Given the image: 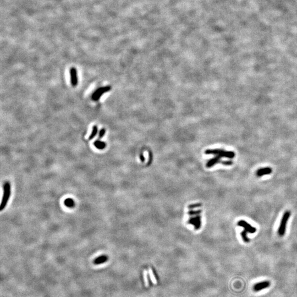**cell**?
<instances>
[{
  "instance_id": "cell-1",
  "label": "cell",
  "mask_w": 297,
  "mask_h": 297,
  "mask_svg": "<svg viewBox=\"0 0 297 297\" xmlns=\"http://www.w3.org/2000/svg\"><path fill=\"white\" fill-rule=\"evenodd\" d=\"M11 194V186L9 182H6L3 184V195L0 205V211L5 209Z\"/></svg>"
},
{
  "instance_id": "cell-2",
  "label": "cell",
  "mask_w": 297,
  "mask_h": 297,
  "mask_svg": "<svg viewBox=\"0 0 297 297\" xmlns=\"http://www.w3.org/2000/svg\"><path fill=\"white\" fill-rule=\"evenodd\" d=\"M205 154L206 155H213L215 156H219L221 157H226L228 159H233L235 157V153L231 151H225L223 149H207L205 150Z\"/></svg>"
},
{
  "instance_id": "cell-3",
  "label": "cell",
  "mask_w": 297,
  "mask_h": 297,
  "mask_svg": "<svg viewBox=\"0 0 297 297\" xmlns=\"http://www.w3.org/2000/svg\"><path fill=\"white\" fill-rule=\"evenodd\" d=\"M290 215H291V213L290 211L287 210L284 212V213L282 216L281 222L279 223V227L278 229V234L280 237H283L286 233L287 223H288L289 218H290Z\"/></svg>"
},
{
  "instance_id": "cell-4",
  "label": "cell",
  "mask_w": 297,
  "mask_h": 297,
  "mask_svg": "<svg viewBox=\"0 0 297 297\" xmlns=\"http://www.w3.org/2000/svg\"><path fill=\"white\" fill-rule=\"evenodd\" d=\"M111 90V86L109 85L100 87L94 92V93L91 95V99L94 101H97L104 94L106 93Z\"/></svg>"
},
{
  "instance_id": "cell-5",
  "label": "cell",
  "mask_w": 297,
  "mask_h": 297,
  "mask_svg": "<svg viewBox=\"0 0 297 297\" xmlns=\"http://www.w3.org/2000/svg\"><path fill=\"white\" fill-rule=\"evenodd\" d=\"M187 223L193 225L195 230H199L202 226V216L200 215L192 216L189 218Z\"/></svg>"
},
{
  "instance_id": "cell-6",
  "label": "cell",
  "mask_w": 297,
  "mask_h": 297,
  "mask_svg": "<svg viewBox=\"0 0 297 297\" xmlns=\"http://www.w3.org/2000/svg\"><path fill=\"white\" fill-rule=\"evenodd\" d=\"M237 225L239 227L244 228V230H245L246 231H247L249 233H255L256 232V228L255 227L252 226V225L249 224L248 222L244 221V220H239L237 222Z\"/></svg>"
},
{
  "instance_id": "cell-7",
  "label": "cell",
  "mask_w": 297,
  "mask_h": 297,
  "mask_svg": "<svg viewBox=\"0 0 297 297\" xmlns=\"http://www.w3.org/2000/svg\"><path fill=\"white\" fill-rule=\"evenodd\" d=\"M70 73V83L73 87H75L78 83V79L77 70L74 67H72L69 70Z\"/></svg>"
},
{
  "instance_id": "cell-8",
  "label": "cell",
  "mask_w": 297,
  "mask_h": 297,
  "mask_svg": "<svg viewBox=\"0 0 297 297\" xmlns=\"http://www.w3.org/2000/svg\"><path fill=\"white\" fill-rule=\"evenodd\" d=\"M270 285H271V283L270 281H264L261 282H259L254 285L253 287V290L256 292H260L263 289L269 288Z\"/></svg>"
},
{
  "instance_id": "cell-9",
  "label": "cell",
  "mask_w": 297,
  "mask_h": 297,
  "mask_svg": "<svg viewBox=\"0 0 297 297\" xmlns=\"http://www.w3.org/2000/svg\"><path fill=\"white\" fill-rule=\"evenodd\" d=\"M272 172V168L270 167H266L264 168H259L256 171V175L257 177H261L266 175H269Z\"/></svg>"
},
{
  "instance_id": "cell-10",
  "label": "cell",
  "mask_w": 297,
  "mask_h": 297,
  "mask_svg": "<svg viewBox=\"0 0 297 297\" xmlns=\"http://www.w3.org/2000/svg\"><path fill=\"white\" fill-rule=\"evenodd\" d=\"M221 157L219 156H216L213 157V159H211L210 160H209L208 162H207V168H211L212 167H213V166L215 165L216 164L218 163H220L221 162Z\"/></svg>"
},
{
  "instance_id": "cell-11",
  "label": "cell",
  "mask_w": 297,
  "mask_h": 297,
  "mask_svg": "<svg viewBox=\"0 0 297 297\" xmlns=\"http://www.w3.org/2000/svg\"><path fill=\"white\" fill-rule=\"evenodd\" d=\"M109 260V257L106 255H102L94 260L93 263L95 265H100L105 263Z\"/></svg>"
},
{
  "instance_id": "cell-12",
  "label": "cell",
  "mask_w": 297,
  "mask_h": 297,
  "mask_svg": "<svg viewBox=\"0 0 297 297\" xmlns=\"http://www.w3.org/2000/svg\"><path fill=\"white\" fill-rule=\"evenodd\" d=\"M94 145L95 146L96 148L99 150H103L104 149L105 147H106V143H105L104 141H99V140H96L94 141Z\"/></svg>"
},
{
  "instance_id": "cell-13",
  "label": "cell",
  "mask_w": 297,
  "mask_h": 297,
  "mask_svg": "<svg viewBox=\"0 0 297 297\" xmlns=\"http://www.w3.org/2000/svg\"><path fill=\"white\" fill-rule=\"evenodd\" d=\"M64 204L66 205V207H70V208H73L75 205L74 202L73 201L72 199H70V198H68V199L65 200L64 202Z\"/></svg>"
},
{
  "instance_id": "cell-14",
  "label": "cell",
  "mask_w": 297,
  "mask_h": 297,
  "mask_svg": "<svg viewBox=\"0 0 297 297\" xmlns=\"http://www.w3.org/2000/svg\"><path fill=\"white\" fill-rule=\"evenodd\" d=\"M98 133V128L96 125H94L93 127V129H92V131H91V133L90 135V136L89 137V140H92L97 135Z\"/></svg>"
},
{
  "instance_id": "cell-15",
  "label": "cell",
  "mask_w": 297,
  "mask_h": 297,
  "mask_svg": "<svg viewBox=\"0 0 297 297\" xmlns=\"http://www.w3.org/2000/svg\"><path fill=\"white\" fill-rule=\"evenodd\" d=\"M248 232L247 231H246L245 230H244L243 231L241 232H240V236H241V237L242 238L243 241L245 242V243H249L250 242L249 238H248Z\"/></svg>"
},
{
  "instance_id": "cell-16",
  "label": "cell",
  "mask_w": 297,
  "mask_h": 297,
  "mask_svg": "<svg viewBox=\"0 0 297 297\" xmlns=\"http://www.w3.org/2000/svg\"><path fill=\"white\" fill-rule=\"evenodd\" d=\"M202 210H191L188 212V214L189 215L192 216L197 215H200L202 213Z\"/></svg>"
},
{
  "instance_id": "cell-17",
  "label": "cell",
  "mask_w": 297,
  "mask_h": 297,
  "mask_svg": "<svg viewBox=\"0 0 297 297\" xmlns=\"http://www.w3.org/2000/svg\"><path fill=\"white\" fill-rule=\"evenodd\" d=\"M202 206V203H196V204H191L190 205H189L188 209H195V208H197V207H200Z\"/></svg>"
},
{
  "instance_id": "cell-18",
  "label": "cell",
  "mask_w": 297,
  "mask_h": 297,
  "mask_svg": "<svg viewBox=\"0 0 297 297\" xmlns=\"http://www.w3.org/2000/svg\"><path fill=\"white\" fill-rule=\"evenodd\" d=\"M149 274H150V279H151L152 283L154 284H156V280L155 279L154 276L153 274V273H152V271L151 269L149 270Z\"/></svg>"
},
{
  "instance_id": "cell-19",
  "label": "cell",
  "mask_w": 297,
  "mask_h": 297,
  "mask_svg": "<svg viewBox=\"0 0 297 297\" xmlns=\"http://www.w3.org/2000/svg\"><path fill=\"white\" fill-rule=\"evenodd\" d=\"M105 133H106V129L105 128H102V129H101L100 132H99V138L102 139L104 136Z\"/></svg>"
},
{
  "instance_id": "cell-20",
  "label": "cell",
  "mask_w": 297,
  "mask_h": 297,
  "mask_svg": "<svg viewBox=\"0 0 297 297\" xmlns=\"http://www.w3.org/2000/svg\"><path fill=\"white\" fill-rule=\"evenodd\" d=\"M220 163H221V164L223 165L230 166L232 165L233 164V162L231 161V160H228V161H221Z\"/></svg>"
},
{
  "instance_id": "cell-21",
  "label": "cell",
  "mask_w": 297,
  "mask_h": 297,
  "mask_svg": "<svg viewBox=\"0 0 297 297\" xmlns=\"http://www.w3.org/2000/svg\"><path fill=\"white\" fill-rule=\"evenodd\" d=\"M144 280H145V285H146V286H148V281H147V274H146V272H144Z\"/></svg>"
},
{
  "instance_id": "cell-22",
  "label": "cell",
  "mask_w": 297,
  "mask_h": 297,
  "mask_svg": "<svg viewBox=\"0 0 297 297\" xmlns=\"http://www.w3.org/2000/svg\"><path fill=\"white\" fill-rule=\"evenodd\" d=\"M140 157H141V160L143 161H143H144V160H145V159H144V157L143 156V154H141Z\"/></svg>"
}]
</instances>
